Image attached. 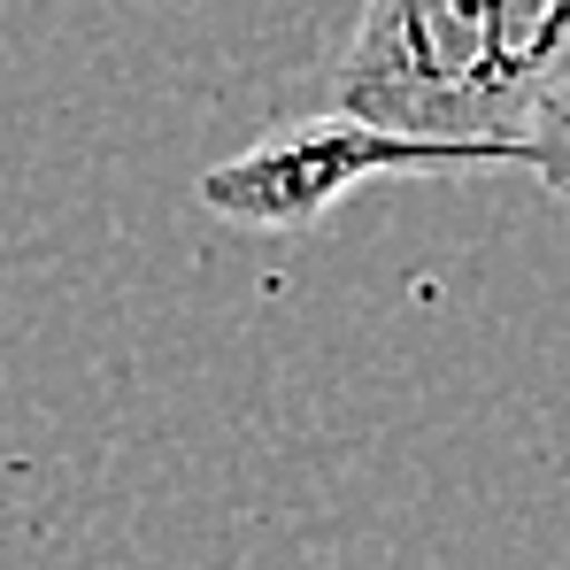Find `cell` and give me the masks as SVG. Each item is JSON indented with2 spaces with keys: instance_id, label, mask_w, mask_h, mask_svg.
<instances>
[{
  "instance_id": "1",
  "label": "cell",
  "mask_w": 570,
  "mask_h": 570,
  "mask_svg": "<svg viewBox=\"0 0 570 570\" xmlns=\"http://www.w3.org/2000/svg\"><path fill=\"white\" fill-rule=\"evenodd\" d=\"M332 108L424 147L524 163V116L509 100L493 0H363Z\"/></svg>"
},
{
  "instance_id": "2",
  "label": "cell",
  "mask_w": 570,
  "mask_h": 570,
  "mask_svg": "<svg viewBox=\"0 0 570 570\" xmlns=\"http://www.w3.org/2000/svg\"><path fill=\"white\" fill-rule=\"evenodd\" d=\"M455 163H485V155L424 147V139H401V131H379V124H355L340 108H316V116L271 124L255 147L200 170V208H216L224 224H247V232H308L371 178L455 170Z\"/></svg>"
},
{
  "instance_id": "3",
  "label": "cell",
  "mask_w": 570,
  "mask_h": 570,
  "mask_svg": "<svg viewBox=\"0 0 570 570\" xmlns=\"http://www.w3.org/2000/svg\"><path fill=\"white\" fill-rule=\"evenodd\" d=\"M493 39H501L509 100L532 131V116L570 86V0H493Z\"/></svg>"
},
{
  "instance_id": "4",
  "label": "cell",
  "mask_w": 570,
  "mask_h": 570,
  "mask_svg": "<svg viewBox=\"0 0 570 570\" xmlns=\"http://www.w3.org/2000/svg\"><path fill=\"white\" fill-rule=\"evenodd\" d=\"M524 170L556 193V200H570V86L532 116V131H524Z\"/></svg>"
}]
</instances>
